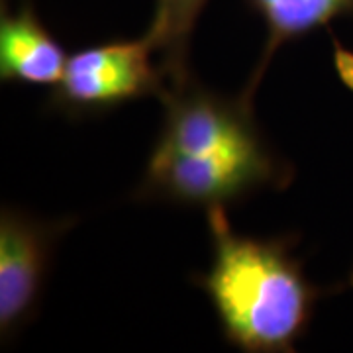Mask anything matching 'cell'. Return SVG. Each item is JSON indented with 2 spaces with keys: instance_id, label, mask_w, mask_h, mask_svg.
Wrapping results in <instances>:
<instances>
[{
  "instance_id": "obj_7",
  "label": "cell",
  "mask_w": 353,
  "mask_h": 353,
  "mask_svg": "<svg viewBox=\"0 0 353 353\" xmlns=\"http://www.w3.org/2000/svg\"><path fill=\"white\" fill-rule=\"evenodd\" d=\"M208 0H155L148 34L157 46V57L167 75V87L190 77V36Z\"/></svg>"
},
{
  "instance_id": "obj_4",
  "label": "cell",
  "mask_w": 353,
  "mask_h": 353,
  "mask_svg": "<svg viewBox=\"0 0 353 353\" xmlns=\"http://www.w3.org/2000/svg\"><path fill=\"white\" fill-rule=\"evenodd\" d=\"M71 218L39 220L24 210L2 208L0 214V336L12 338L36 316L55 243Z\"/></svg>"
},
{
  "instance_id": "obj_5",
  "label": "cell",
  "mask_w": 353,
  "mask_h": 353,
  "mask_svg": "<svg viewBox=\"0 0 353 353\" xmlns=\"http://www.w3.org/2000/svg\"><path fill=\"white\" fill-rule=\"evenodd\" d=\"M67 53L26 0L18 10L0 14V79L32 87H55L63 77Z\"/></svg>"
},
{
  "instance_id": "obj_8",
  "label": "cell",
  "mask_w": 353,
  "mask_h": 353,
  "mask_svg": "<svg viewBox=\"0 0 353 353\" xmlns=\"http://www.w3.org/2000/svg\"><path fill=\"white\" fill-rule=\"evenodd\" d=\"M330 38H332V46H334V50H332L334 69H336L340 81L343 83V87L350 88L353 92V51L347 50L332 32H330Z\"/></svg>"
},
{
  "instance_id": "obj_1",
  "label": "cell",
  "mask_w": 353,
  "mask_h": 353,
  "mask_svg": "<svg viewBox=\"0 0 353 353\" xmlns=\"http://www.w3.org/2000/svg\"><path fill=\"white\" fill-rule=\"evenodd\" d=\"M163 128L136 199L179 206H226L265 187L285 189L292 167L283 161L253 118V102L226 97L190 75L159 99Z\"/></svg>"
},
{
  "instance_id": "obj_3",
  "label": "cell",
  "mask_w": 353,
  "mask_h": 353,
  "mask_svg": "<svg viewBox=\"0 0 353 353\" xmlns=\"http://www.w3.org/2000/svg\"><path fill=\"white\" fill-rule=\"evenodd\" d=\"M153 55L157 46L148 32L75 51L51 90L50 106L67 116H97L145 97L161 99L167 75Z\"/></svg>"
},
{
  "instance_id": "obj_2",
  "label": "cell",
  "mask_w": 353,
  "mask_h": 353,
  "mask_svg": "<svg viewBox=\"0 0 353 353\" xmlns=\"http://www.w3.org/2000/svg\"><path fill=\"white\" fill-rule=\"evenodd\" d=\"M212 261L192 281L214 308L230 345L245 353H292L306 334L316 303L334 289L312 285L294 259L296 238L238 234L226 206L206 208Z\"/></svg>"
},
{
  "instance_id": "obj_6",
  "label": "cell",
  "mask_w": 353,
  "mask_h": 353,
  "mask_svg": "<svg viewBox=\"0 0 353 353\" xmlns=\"http://www.w3.org/2000/svg\"><path fill=\"white\" fill-rule=\"evenodd\" d=\"M245 2L261 18L267 32L263 53L253 69L248 87L241 92L252 102L267 67L283 43L304 38L320 28H330L332 20L353 16V0H245Z\"/></svg>"
}]
</instances>
